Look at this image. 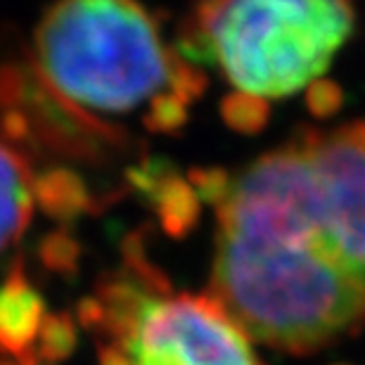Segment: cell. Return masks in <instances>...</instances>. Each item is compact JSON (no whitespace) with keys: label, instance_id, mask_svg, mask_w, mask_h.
Masks as SVG:
<instances>
[{"label":"cell","instance_id":"cell-1","mask_svg":"<svg viewBox=\"0 0 365 365\" xmlns=\"http://www.w3.org/2000/svg\"><path fill=\"white\" fill-rule=\"evenodd\" d=\"M214 204L209 297L247 337L316 354L365 327V119L302 130Z\"/></svg>","mask_w":365,"mask_h":365},{"label":"cell","instance_id":"cell-2","mask_svg":"<svg viewBox=\"0 0 365 365\" xmlns=\"http://www.w3.org/2000/svg\"><path fill=\"white\" fill-rule=\"evenodd\" d=\"M34 67L50 93L86 116L187 102L202 86L138 0H57L36 29Z\"/></svg>","mask_w":365,"mask_h":365},{"label":"cell","instance_id":"cell-3","mask_svg":"<svg viewBox=\"0 0 365 365\" xmlns=\"http://www.w3.org/2000/svg\"><path fill=\"white\" fill-rule=\"evenodd\" d=\"M354 24L351 0H200L185 48L266 102L316 83Z\"/></svg>","mask_w":365,"mask_h":365},{"label":"cell","instance_id":"cell-4","mask_svg":"<svg viewBox=\"0 0 365 365\" xmlns=\"http://www.w3.org/2000/svg\"><path fill=\"white\" fill-rule=\"evenodd\" d=\"M100 334V365H264L252 339L209 294H176L143 261L81 311Z\"/></svg>","mask_w":365,"mask_h":365},{"label":"cell","instance_id":"cell-5","mask_svg":"<svg viewBox=\"0 0 365 365\" xmlns=\"http://www.w3.org/2000/svg\"><path fill=\"white\" fill-rule=\"evenodd\" d=\"M46 320L41 294L29 284L17 264L0 284V354H10L19 365H26V354L41 341Z\"/></svg>","mask_w":365,"mask_h":365},{"label":"cell","instance_id":"cell-6","mask_svg":"<svg viewBox=\"0 0 365 365\" xmlns=\"http://www.w3.org/2000/svg\"><path fill=\"white\" fill-rule=\"evenodd\" d=\"M36 180L26 159L0 140V252L14 245L34 214Z\"/></svg>","mask_w":365,"mask_h":365},{"label":"cell","instance_id":"cell-7","mask_svg":"<svg viewBox=\"0 0 365 365\" xmlns=\"http://www.w3.org/2000/svg\"><path fill=\"white\" fill-rule=\"evenodd\" d=\"M162 195H164L162 214L166 225L173 232L182 230L195 218V192L190 187L180 185L178 180H171L169 185L162 187Z\"/></svg>","mask_w":365,"mask_h":365},{"label":"cell","instance_id":"cell-8","mask_svg":"<svg viewBox=\"0 0 365 365\" xmlns=\"http://www.w3.org/2000/svg\"><path fill=\"white\" fill-rule=\"evenodd\" d=\"M225 119L230 121L232 128L237 130H257L266 121V102L250 98V95H232L223 107Z\"/></svg>","mask_w":365,"mask_h":365},{"label":"cell","instance_id":"cell-9","mask_svg":"<svg viewBox=\"0 0 365 365\" xmlns=\"http://www.w3.org/2000/svg\"><path fill=\"white\" fill-rule=\"evenodd\" d=\"M309 105L313 112H318V114H330L334 112V109L339 107V102H341V95L339 91L334 88L332 83H325V81H316L311 86V93H309Z\"/></svg>","mask_w":365,"mask_h":365}]
</instances>
